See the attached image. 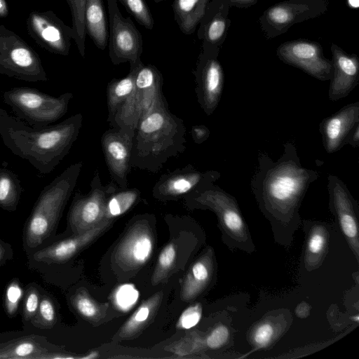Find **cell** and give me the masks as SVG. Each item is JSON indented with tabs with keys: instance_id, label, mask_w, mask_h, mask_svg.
<instances>
[{
	"instance_id": "8",
	"label": "cell",
	"mask_w": 359,
	"mask_h": 359,
	"mask_svg": "<svg viewBox=\"0 0 359 359\" xmlns=\"http://www.w3.org/2000/svg\"><path fill=\"white\" fill-rule=\"evenodd\" d=\"M0 74L28 82L48 81L39 54L3 25H0Z\"/></svg>"
},
{
	"instance_id": "27",
	"label": "cell",
	"mask_w": 359,
	"mask_h": 359,
	"mask_svg": "<svg viewBox=\"0 0 359 359\" xmlns=\"http://www.w3.org/2000/svg\"><path fill=\"white\" fill-rule=\"evenodd\" d=\"M211 0H173L174 18L186 35L195 32Z\"/></svg>"
},
{
	"instance_id": "29",
	"label": "cell",
	"mask_w": 359,
	"mask_h": 359,
	"mask_svg": "<svg viewBox=\"0 0 359 359\" xmlns=\"http://www.w3.org/2000/svg\"><path fill=\"white\" fill-rule=\"evenodd\" d=\"M142 64V63H141ZM130 67L128 74L122 79H114L108 83L107 88V121L110 124L116 114L133 93L137 67Z\"/></svg>"
},
{
	"instance_id": "32",
	"label": "cell",
	"mask_w": 359,
	"mask_h": 359,
	"mask_svg": "<svg viewBox=\"0 0 359 359\" xmlns=\"http://www.w3.org/2000/svg\"><path fill=\"white\" fill-rule=\"evenodd\" d=\"M72 303L75 310L86 320L96 323L106 315L108 304L96 302L88 292L81 288L72 298Z\"/></svg>"
},
{
	"instance_id": "43",
	"label": "cell",
	"mask_w": 359,
	"mask_h": 359,
	"mask_svg": "<svg viewBox=\"0 0 359 359\" xmlns=\"http://www.w3.org/2000/svg\"><path fill=\"white\" fill-rule=\"evenodd\" d=\"M40 299L38 290L34 287H30L26 292L24 301L23 319L25 321L29 322L33 320L38 311Z\"/></svg>"
},
{
	"instance_id": "48",
	"label": "cell",
	"mask_w": 359,
	"mask_h": 359,
	"mask_svg": "<svg viewBox=\"0 0 359 359\" xmlns=\"http://www.w3.org/2000/svg\"><path fill=\"white\" fill-rule=\"evenodd\" d=\"M9 13L6 0H0V18H6Z\"/></svg>"
},
{
	"instance_id": "1",
	"label": "cell",
	"mask_w": 359,
	"mask_h": 359,
	"mask_svg": "<svg viewBox=\"0 0 359 359\" xmlns=\"http://www.w3.org/2000/svg\"><path fill=\"white\" fill-rule=\"evenodd\" d=\"M283 147V154L276 161L259 153L250 184L259 209L271 226L275 241L289 247L302 222V202L319 173L302 165L292 142L285 143Z\"/></svg>"
},
{
	"instance_id": "26",
	"label": "cell",
	"mask_w": 359,
	"mask_h": 359,
	"mask_svg": "<svg viewBox=\"0 0 359 359\" xmlns=\"http://www.w3.org/2000/svg\"><path fill=\"white\" fill-rule=\"evenodd\" d=\"M104 6L102 0H86L84 9L86 34L95 46L105 50L108 43V30Z\"/></svg>"
},
{
	"instance_id": "7",
	"label": "cell",
	"mask_w": 359,
	"mask_h": 359,
	"mask_svg": "<svg viewBox=\"0 0 359 359\" xmlns=\"http://www.w3.org/2000/svg\"><path fill=\"white\" fill-rule=\"evenodd\" d=\"M163 79L156 67L144 65L137 67L135 78V88L116 114L110 126L120 128H136L139 121L165 98L162 93Z\"/></svg>"
},
{
	"instance_id": "5",
	"label": "cell",
	"mask_w": 359,
	"mask_h": 359,
	"mask_svg": "<svg viewBox=\"0 0 359 359\" xmlns=\"http://www.w3.org/2000/svg\"><path fill=\"white\" fill-rule=\"evenodd\" d=\"M192 207L209 209L218 219L226 245L252 253L255 247L236 198L214 183L201 187L185 196Z\"/></svg>"
},
{
	"instance_id": "21",
	"label": "cell",
	"mask_w": 359,
	"mask_h": 359,
	"mask_svg": "<svg viewBox=\"0 0 359 359\" xmlns=\"http://www.w3.org/2000/svg\"><path fill=\"white\" fill-rule=\"evenodd\" d=\"M112 221L104 219L82 233L74 234L72 237L42 248L34 255L33 258L48 264L67 262L107 229Z\"/></svg>"
},
{
	"instance_id": "45",
	"label": "cell",
	"mask_w": 359,
	"mask_h": 359,
	"mask_svg": "<svg viewBox=\"0 0 359 359\" xmlns=\"http://www.w3.org/2000/svg\"><path fill=\"white\" fill-rule=\"evenodd\" d=\"M13 257V250L11 246L7 243L0 240V266L6 264V262Z\"/></svg>"
},
{
	"instance_id": "16",
	"label": "cell",
	"mask_w": 359,
	"mask_h": 359,
	"mask_svg": "<svg viewBox=\"0 0 359 359\" xmlns=\"http://www.w3.org/2000/svg\"><path fill=\"white\" fill-rule=\"evenodd\" d=\"M135 129L131 127L111 128L101 137L105 162L112 181L120 189L128 188V176Z\"/></svg>"
},
{
	"instance_id": "3",
	"label": "cell",
	"mask_w": 359,
	"mask_h": 359,
	"mask_svg": "<svg viewBox=\"0 0 359 359\" xmlns=\"http://www.w3.org/2000/svg\"><path fill=\"white\" fill-rule=\"evenodd\" d=\"M182 119L171 113L166 100L146 114L135 131L131 168L156 173L186 147Z\"/></svg>"
},
{
	"instance_id": "30",
	"label": "cell",
	"mask_w": 359,
	"mask_h": 359,
	"mask_svg": "<svg viewBox=\"0 0 359 359\" xmlns=\"http://www.w3.org/2000/svg\"><path fill=\"white\" fill-rule=\"evenodd\" d=\"M23 191L18 176L12 170L0 168V207L15 211Z\"/></svg>"
},
{
	"instance_id": "22",
	"label": "cell",
	"mask_w": 359,
	"mask_h": 359,
	"mask_svg": "<svg viewBox=\"0 0 359 359\" xmlns=\"http://www.w3.org/2000/svg\"><path fill=\"white\" fill-rule=\"evenodd\" d=\"M230 6L226 0H211L197 30L202 46L221 48L225 41L231 20Z\"/></svg>"
},
{
	"instance_id": "39",
	"label": "cell",
	"mask_w": 359,
	"mask_h": 359,
	"mask_svg": "<svg viewBox=\"0 0 359 359\" xmlns=\"http://www.w3.org/2000/svg\"><path fill=\"white\" fill-rule=\"evenodd\" d=\"M35 320L36 326L42 328H51L56 323V311L52 299L48 296H42Z\"/></svg>"
},
{
	"instance_id": "13",
	"label": "cell",
	"mask_w": 359,
	"mask_h": 359,
	"mask_svg": "<svg viewBox=\"0 0 359 359\" xmlns=\"http://www.w3.org/2000/svg\"><path fill=\"white\" fill-rule=\"evenodd\" d=\"M323 50L318 41L299 39L280 44L276 55L283 62L300 69L318 80L326 81L331 79L332 65Z\"/></svg>"
},
{
	"instance_id": "25",
	"label": "cell",
	"mask_w": 359,
	"mask_h": 359,
	"mask_svg": "<svg viewBox=\"0 0 359 359\" xmlns=\"http://www.w3.org/2000/svg\"><path fill=\"white\" fill-rule=\"evenodd\" d=\"M306 233L304 255L305 268L316 269L322 264L327 251L329 234L324 224L319 222H304Z\"/></svg>"
},
{
	"instance_id": "14",
	"label": "cell",
	"mask_w": 359,
	"mask_h": 359,
	"mask_svg": "<svg viewBox=\"0 0 359 359\" xmlns=\"http://www.w3.org/2000/svg\"><path fill=\"white\" fill-rule=\"evenodd\" d=\"M29 36L50 53L67 56L71 41L74 40L72 27L67 25L52 11H32L26 21Z\"/></svg>"
},
{
	"instance_id": "17",
	"label": "cell",
	"mask_w": 359,
	"mask_h": 359,
	"mask_svg": "<svg viewBox=\"0 0 359 359\" xmlns=\"http://www.w3.org/2000/svg\"><path fill=\"white\" fill-rule=\"evenodd\" d=\"M220 177L216 170L201 171L191 165L163 174L153 187V196L158 200L177 199Z\"/></svg>"
},
{
	"instance_id": "49",
	"label": "cell",
	"mask_w": 359,
	"mask_h": 359,
	"mask_svg": "<svg viewBox=\"0 0 359 359\" xmlns=\"http://www.w3.org/2000/svg\"><path fill=\"white\" fill-rule=\"evenodd\" d=\"M346 4L353 9H356L359 6V0H346Z\"/></svg>"
},
{
	"instance_id": "6",
	"label": "cell",
	"mask_w": 359,
	"mask_h": 359,
	"mask_svg": "<svg viewBox=\"0 0 359 359\" xmlns=\"http://www.w3.org/2000/svg\"><path fill=\"white\" fill-rule=\"evenodd\" d=\"M72 97L69 92L56 97L29 87H15L3 94L16 116L32 126H48L61 118Z\"/></svg>"
},
{
	"instance_id": "38",
	"label": "cell",
	"mask_w": 359,
	"mask_h": 359,
	"mask_svg": "<svg viewBox=\"0 0 359 359\" xmlns=\"http://www.w3.org/2000/svg\"><path fill=\"white\" fill-rule=\"evenodd\" d=\"M138 297V291L134 285L124 284L116 289L113 294V302L118 309L125 312L136 304Z\"/></svg>"
},
{
	"instance_id": "23",
	"label": "cell",
	"mask_w": 359,
	"mask_h": 359,
	"mask_svg": "<svg viewBox=\"0 0 359 359\" xmlns=\"http://www.w3.org/2000/svg\"><path fill=\"white\" fill-rule=\"evenodd\" d=\"M213 272V251L212 248H208L187 272L181 287V299L189 302L201 294L210 283Z\"/></svg>"
},
{
	"instance_id": "28",
	"label": "cell",
	"mask_w": 359,
	"mask_h": 359,
	"mask_svg": "<svg viewBox=\"0 0 359 359\" xmlns=\"http://www.w3.org/2000/svg\"><path fill=\"white\" fill-rule=\"evenodd\" d=\"M47 359L62 358L50 353L48 349L33 337L17 339L0 346V359Z\"/></svg>"
},
{
	"instance_id": "44",
	"label": "cell",
	"mask_w": 359,
	"mask_h": 359,
	"mask_svg": "<svg viewBox=\"0 0 359 359\" xmlns=\"http://www.w3.org/2000/svg\"><path fill=\"white\" fill-rule=\"evenodd\" d=\"M191 135L195 143L201 144L208 138L210 130L203 125L194 126L191 128Z\"/></svg>"
},
{
	"instance_id": "19",
	"label": "cell",
	"mask_w": 359,
	"mask_h": 359,
	"mask_svg": "<svg viewBox=\"0 0 359 359\" xmlns=\"http://www.w3.org/2000/svg\"><path fill=\"white\" fill-rule=\"evenodd\" d=\"M332 74L328 90L330 100L346 97L359 83V57L348 54L337 44L331 45Z\"/></svg>"
},
{
	"instance_id": "34",
	"label": "cell",
	"mask_w": 359,
	"mask_h": 359,
	"mask_svg": "<svg viewBox=\"0 0 359 359\" xmlns=\"http://www.w3.org/2000/svg\"><path fill=\"white\" fill-rule=\"evenodd\" d=\"M204 337L197 332H191L165 349L178 357H187L205 349Z\"/></svg>"
},
{
	"instance_id": "24",
	"label": "cell",
	"mask_w": 359,
	"mask_h": 359,
	"mask_svg": "<svg viewBox=\"0 0 359 359\" xmlns=\"http://www.w3.org/2000/svg\"><path fill=\"white\" fill-rule=\"evenodd\" d=\"M163 299V292H158L146 300L133 312L114 336L116 341L137 337L150 323Z\"/></svg>"
},
{
	"instance_id": "31",
	"label": "cell",
	"mask_w": 359,
	"mask_h": 359,
	"mask_svg": "<svg viewBox=\"0 0 359 359\" xmlns=\"http://www.w3.org/2000/svg\"><path fill=\"white\" fill-rule=\"evenodd\" d=\"M140 191L136 188L118 189L107 201L104 219L113 220L132 208L140 200Z\"/></svg>"
},
{
	"instance_id": "35",
	"label": "cell",
	"mask_w": 359,
	"mask_h": 359,
	"mask_svg": "<svg viewBox=\"0 0 359 359\" xmlns=\"http://www.w3.org/2000/svg\"><path fill=\"white\" fill-rule=\"evenodd\" d=\"M177 255V247L175 243H168L160 252L156 265L151 277V283L157 285L165 280L172 269Z\"/></svg>"
},
{
	"instance_id": "15",
	"label": "cell",
	"mask_w": 359,
	"mask_h": 359,
	"mask_svg": "<svg viewBox=\"0 0 359 359\" xmlns=\"http://www.w3.org/2000/svg\"><path fill=\"white\" fill-rule=\"evenodd\" d=\"M327 190L330 211L336 217L341 229L357 261L359 259L358 202L346 185L337 176L329 175Z\"/></svg>"
},
{
	"instance_id": "41",
	"label": "cell",
	"mask_w": 359,
	"mask_h": 359,
	"mask_svg": "<svg viewBox=\"0 0 359 359\" xmlns=\"http://www.w3.org/2000/svg\"><path fill=\"white\" fill-rule=\"evenodd\" d=\"M202 306L197 303L187 307L178 318L176 327L180 330H189L196 326L202 316Z\"/></svg>"
},
{
	"instance_id": "10",
	"label": "cell",
	"mask_w": 359,
	"mask_h": 359,
	"mask_svg": "<svg viewBox=\"0 0 359 359\" xmlns=\"http://www.w3.org/2000/svg\"><path fill=\"white\" fill-rule=\"evenodd\" d=\"M117 0H107L109 15V55L114 65L129 62L130 67L142 63L143 39L130 17L121 14Z\"/></svg>"
},
{
	"instance_id": "37",
	"label": "cell",
	"mask_w": 359,
	"mask_h": 359,
	"mask_svg": "<svg viewBox=\"0 0 359 359\" xmlns=\"http://www.w3.org/2000/svg\"><path fill=\"white\" fill-rule=\"evenodd\" d=\"M124 6L136 21L148 29H152L154 20L144 0H117Z\"/></svg>"
},
{
	"instance_id": "9",
	"label": "cell",
	"mask_w": 359,
	"mask_h": 359,
	"mask_svg": "<svg viewBox=\"0 0 359 359\" xmlns=\"http://www.w3.org/2000/svg\"><path fill=\"white\" fill-rule=\"evenodd\" d=\"M329 0H284L266 8L259 18L266 39L285 34L292 25L325 13Z\"/></svg>"
},
{
	"instance_id": "33",
	"label": "cell",
	"mask_w": 359,
	"mask_h": 359,
	"mask_svg": "<svg viewBox=\"0 0 359 359\" xmlns=\"http://www.w3.org/2000/svg\"><path fill=\"white\" fill-rule=\"evenodd\" d=\"M71 9L74 41L80 55L85 56L86 30L84 25V9L86 0H67Z\"/></svg>"
},
{
	"instance_id": "42",
	"label": "cell",
	"mask_w": 359,
	"mask_h": 359,
	"mask_svg": "<svg viewBox=\"0 0 359 359\" xmlns=\"http://www.w3.org/2000/svg\"><path fill=\"white\" fill-rule=\"evenodd\" d=\"M229 330L226 326L217 325L204 337L205 348L209 349L222 348L229 341Z\"/></svg>"
},
{
	"instance_id": "36",
	"label": "cell",
	"mask_w": 359,
	"mask_h": 359,
	"mask_svg": "<svg viewBox=\"0 0 359 359\" xmlns=\"http://www.w3.org/2000/svg\"><path fill=\"white\" fill-rule=\"evenodd\" d=\"M273 320H264L256 325L251 332V341L257 348H265L280 334Z\"/></svg>"
},
{
	"instance_id": "12",
	"label": "cell",
	"mask_w": 359,
	"mask_h": 359,
	"mask_svg": "<svg viewBox=\"0 0 359 359\" xmlns=\"http://www.w3.org/2000/svg\"><path fill=\"white\" fill-rule=\"evenodd\" d=\"M219 50L217 47L202 46L193 72L198 102L208 116L217 107L224 87V71L218 59Z\"/></svg>"
},
{
	"instance_id": "46",
	"label": "cell",
	"mask_w": 359,
	"mask_h": 359,
	"mask_svg": "<svg viewBox=\"0 0 359 359\" xmlns=\"http://www.w3.org/2000/svg\"><path fill=\"white\" fill-rule=\"evenodd\" d=\"M348 144L353 147L357 148L359 145V124L357 125L349 133L346 141L345 144Z\"/></svg>"
},
{
	"instance_id": "47",
	"label": "cell",
	"mask_w": 359,
	"mask_h": 359,
	"mask_svg": "<svg viewBox=\"0 0 359 359\" xmlns=\"http://www.w3.org/2000/svg\"><path fill=\"white\" fill-rule=\"evenodd\" d=\"M230 6L246 8L255 6L258 0H226Z\"/></svg>"
},
{
	"instance_id": "11",
	"label": "cell",
	"mask_w": 359,
	"mask_h": 359,
	"mask_svg": "<svg viewBox=\"0 0 359 359\" xmlns=\"http://www.w3.org/2000/svg\"><path fill=\"white\" fill-rule=\"evenodd\" d=\"M120 189L113 181L102 184L97 170L90 182V190L83 195L75 194L69 212V224L74 234L82 233L104 220L108 197Z\"/></svg>"
},
{
	"instance_id": "50",
	"label": "cell",
	"mask_w": 359,
	"mask_h": 359,
	"mask_svg": "<svg viewBox=\"0 0 359 359\" xmlns=\"http://www.w3.org/2000/svg\"><path fill=\"white\" fill-rule=\"evenodd\" d=\"M154 1H155L156 3H158V2L161 1L163 0H154Z\"/></svg>"
},
{
	"instance_id": "2",
	"label": "cell",
	"mask_w": 359,
	"mask_h": 359,
	"mask_svg": "<svg viewBox=\"0 0 359 359\" xmlns=\"http://www.w3.org/2000/svg\"><path fill=\"white\" fill-rule=\"evenodd\" d=\"M82 124L83 115L79 113L55 125L32 126L0 108V136L4 144L43 175L51 172L68 154Z\"/></svg>"
},
{
	"instance_id": "4",
	"label": "cell",
	"mask_w": 359,
	"mask_h": 359,
	"mask_svg": "<svg viewBox=\"0 0 359 359\" xmlns=\"http://www.w3.org/2000/svg\"><path fill=\"white\" fill-rule=\"evenodd\" d=\"M82 167V161L70 165L43 187L26 222L25 247L36 248L50 236L76 187Z\"/></svg>"
},
{
	"instance_id": "40",
	"label": "cell",
	"mask_w": 359,
	"mask_h": 359,
	"mask_svg": "<svg viewBox=\"0 0 359 359\" xmlns=\"http://www.w3.org/2000/svg\"><path fill=\"white\" fill-rule=\"evenodd\" d=\"M23 296V290L18 280L11 281L5 292V311L9 317H13L18 311Z\"/></svg>"
},
{
	"instance_id": "18",
	"label": "cell",
	"mask_w": 359,
	"mask_h": 359,
	"mask_svg": "<svg viewBox=\"0 0 359 359\" xmlns=\"http://www.w3.org/2000/svg\"><path fill=\"white\" fill-rule=\"evenodd\" d=\"M154 247V238L146 219L137 221L118 245L114 261L124 270L140 268L150 258Z\"/></svg>"
},
{
	"instance_id": "20",
	"label": "cell",
	"mask_w": 359,
	"mask_h": 359,
	"mask_svg": "<svg viewBox=\"0 0 359 359\" xmlns=\"http://www.w3.org/2000/svg\"><path fill=\"white\" fill-rule=\"evenodd\" d=\"M359 124V102L343 107L335 114L325 118L319 125L323 144L328 154L339 151L351 130Z\"/></svg>"
}]
</instances>
